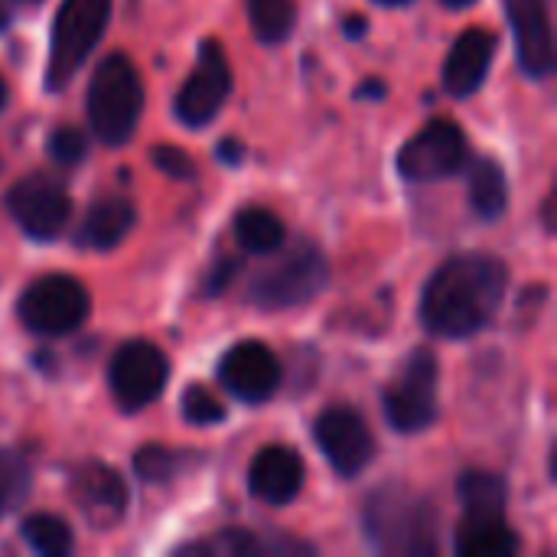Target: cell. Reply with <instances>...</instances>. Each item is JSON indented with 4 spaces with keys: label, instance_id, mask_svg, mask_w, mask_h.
<instances>
[{
    "label": "cell",
    "instance_id": "cell-1",
    "mask_svg": "<svg viewBox=\"0 0 557 557\" xmlns=\"http://www.w3.org/2000/svg\"><path fill=\"white\" fill-rule=\"evenodd\" d=\"M509 290V268L496 255L467 251L444 261L421 294V323L444 339H467L490 326Z\"/></svg>",
    "mask_w": 557,
    "mask_h": 557
},
{
    "label": "cell",
    "instance_id": "cell-2",
    "mask_svg": "<svg viewBox=\"0 0 557 557\" xmlns=\"http://www.w3.org/2000/svg\"><path fill=\"white\" fill-rule=\"evenodd\" d=\"M366 535L382 555L428 557L437 552V509L428 496L401 486L385 483L366 503Z\"/></svg>",
    "mask_w": 557,
    "mask_h": 557
},
{
    "label": "cell",
    "instance_id": "cell-3",
    "mask_svg": "<svg viewBox=\"0 0 557 557\" xmlns=\"http://www.w3.org/2000/svg\"><path fill=\"white\" fill-rule=\"evenodd\" d=\"M85 111L101 144L124 147L134 137L144 114V82L124 52H111L98 62L85 95Z\"/></svg>",
    "mask_w": 557,
    "mask_h": 557
},
{
    "label": "cell",
    "instance_id": "cell-4",
    "mask_svg": "<svg viewBox=\"0 0 557 557\" xmlns=\"http://www.w3.org/2000/svg\"><path fill=\"white\" fill-rule=\"evenodd\" d=\"M111 20V0H62L49 33V65H46V88H65L82 62L91 55L104 26Z\"/></svg>",
    "mask_w": 557,
    "mask_h": 557
},
{
    "label": "cell",
    "instance_id": "cell-5",
    "mask_svg": "<svg viewBox=\"0 0 557 557\" xmlns=\"http://www.w3.org/2000/svg\"><path fill=\"white\" fill-rule=\"evenodd\" d=\"M330 281L326 258L317 245L304 242L287 248L277 261L255 274L248 300L261 310H290L310 304Z\"/></svg>",
    "mask_w": 557,
    "mask_h": 557
},
{
    "label": "cell",
    "instance_id": "cell-6",
    "mask_svg": "<svg viewBox=\"0 0 557 557\" xmlns=\"http://www.w3.org/2000/svg\"><path fill=\"white\" fill-rule=\"evenodd\" d=\"M437 356L418 346L385 388V418L398 434L428 431L437 421Z\"/></svg>",
    "mask_w": 557,
    "mask_h": 557
},
{
    "label": "cell",
    "instance_id": "cell-7",
    "mask_svg": "<svg viewBox=\"0 0 557 557\" xmlns=\"http://www.w3.org/2000/svg\"><path fill=\"white\" fill-rule=\"evenodd\" d=\"M20 320L39 336H65L91 313V297L69 274H42L20 297Z\"/></svg>",
    "mask_w": 557,
    "mask_h": 557
},
{
    "label": "cell",
    "instance_id": "cell-8",
    "mask_svg": "<svg viewBox=\"0 0 557 557\" xmlns=\"http://www.w3.org/2000/svg\"><path fill=\"white\" fill-rule=\"evenodd\" d=\"M470 160L467 134L460 124L437 117L428 121L398 153V173L408 183H434L460 173Z\"/></svg>",
    "mask_w": 557,
    "mask_h": 557
},
{
    "label": "cell",
    "instance_id": "cell-9",
    "mask_svg": "<svg viewBox=\"0 0 557 557\" xmlns=\"http://www.w3.org/2000/svg\"><path fill=\"white\" fill-rule=\"evenodd\" d=\"M7 212L13 222L39 242H52L72 219V199L65 186L49 173H29L7 193Z\"/></svg>",
    "mask_w": 557,
    "mask_h": 557
},
{
    "label": "cell",
    "instance_id": "cell-10",
    "mask_svg": "<svg viewBox=\"0 0 557 557\" xmlns=\"http://www.w3.org/2000/svg\"><path fill=\"white\" fill-rule=\"evenodd\" d=\"M166 379H170V362L147 339L124 343L108 366L111 395L124 411H140V408L153 405L160 398V392L166 388Z\"/></svg>",
    "mask_w": 557,
    "mask_h": 557
},
{
    "label": "cell",
    "instance_id": "cell-11",
    "mask_svg": "<svg viewBox=\"0 0 557 557\" xmlns=\"http://www.w3.org/2000/svg\"><path fill=\"white\" fill-rule=\"evenodd\" d=\"M232 91V69L219 39H206L199 46L196 69L176 91L173 111L186 127H206L225 104Z\"/></svg>",
    "mask_w": 557,
    "mask_h": 557
},
{
    "label": "cell",
    "instance_id": "cell-12",
    "mask_svg": "<svg viewBox=\"0 0 557 557\" xmlns=\"http://www.w3.org/2000/svg\"><path fill=\"white\" fill-rule=\"evenodd\" d=\"M313 437L339 476H359L375 457V437L352 408H326L313 424Z\"/></svg>",
    "mask_w": 557,
    "mask_h": 557
},
{
    "label": "cell",
    "instance_id": "cell-13",
    "mask_svg": "<svg viewBox=\"0 0 557 557\" xmlns=\"http://www.w3.org/2000/svg\"><path fill=\"white\" fill-rule=\"evenodd\" d=\"M69 493H72L75 509L82 512V519L98 532L114 529L124 519L127 499H131L121 473L104 467V463L75 467L72 476H69Z\"/></svg>",
    "mask_w": 557,
    "mask_h": 557
},
{
    "label": "cell",
    "instance_id": "cell-14",
    "mask_svg": "<svg viewBox=\"0 0 557 557\" xmlns=\"http://www.w3.org/2000/svg\"><path fill=\"white\" fill-rule=\"evenodd\" d=\"M219 379L238 401L261 405L281 388V362L264 343L245 339V343H235L222 356Z\"/></svg>",
    "mask_w": 557,
    "mask_h": 557
},
{
    "label": "cell",
    "instance_id": "cell-15",
    "mask_svg": "<svg viewBox=\"0 0 557 557\" xmlns=\"http://www.w3.org/2000/svg\"><path fill=\"white\" fill-rule=\"evenodd\" d=\"M548 7L552 0H506L522 69L535 78H545L555 69V29Z\"/></svg>",
    "mask_w": 557,
    "mask_h": 557
},
{
    "label": "cell",
    "instance_id": "cell-16",
    "mask_svg": "<svg viewBox=\"0 0 557 557\" xmlns=\"http://www.w3.org/2000/svg\"><path fill=\"white\" fill-rule=\"evenodd\" d=\"M304 457L284 444H271L264 450H258V457L248 467V490L255 499L268 503V506H287L300 496L304 490Z\"/></svg>",
    "mask_w": 557,
    "mask_h": 557
},
{
    "label": "cell",
    "instance_id": "cell-17",
    "mask_svg": "<svg viewBox=\"0 0 557 557\" xmlns=\"http://www.w3.org/2000/svg\"><path fill=\"white\" fill-rule=\"evenodd\" d=\"M496 46H499V39H496L493 29H483V26L463 29L457 36V42L450 46V52H447V62H444V88L454 98H470L473 91H480V85L490 75Z\"/></svg>",
    "mask_w": 557,
    "mask_h": 557
},
{
    "label": "cell",
    "instance_id": "cell-18",
    "mask_svg": "<svg viewBox=\"0 0 557 557\" xmlns=\"http://www.w3.org/2000/svg\"><path fill=\"white\" fill-rule=\"evenodd\" d=\"M134 225H137L134 202L124 196H104L85 212V219L75 232V245L95 248V251H111L114 245H121L127 238V232Z\"/></svg>",
    "mask_w": 557,
    "mask_h": 557
},
{
    "label": "cell",
    "instance_id": "cell-19",
    "mask_svg": "<svg viewBox=\"0 0 557 557\" xmlns=\"http://www.w3.org/2000/svg\"><path fill=\"white\" fill-rule=\"evenodd\" d=\"M454 548L460 557H512L519 555L522 542L506 516H463Z\"/></svg>",
    "mask_w": 557,
    "mask_h": 557
},
{
    "label": "cell",
    "instance_id": "cell-20",
    "mask_svg": "<svg viewBox=\"0 0 557 557\" xmlns=\"http://www.w3.org/2000/svg\"><path fill=\"white\" fill-rule=\"evenodd\" d=\"M186 555H209V557H248V555H307L310 548L287 539V535H271L261 539L258 532L245 529H228L219 535H209L202 542H193L183 548Z\"/></svg>",
    "mask_w": 557,
    "mask_h": 557
},
{
    "label": "cell",
    "instance_id": "cell-21",
    "mask_svg": "<svg viewBox=\"0 0 557 557\" xmlns=\"http://www.w3.org/2000/svg\"><path fill=\"white\" fill-rule=\"evenodd\" d=\"M470 166V206L480 219L493 222L506 212L509 206V183H506V173L496 160L490 157H480V160H467Z\"/></svg>",
    "mask_w": 557,
    "mask_h": 557
},
{
    "label": "cell",
    "instance_id": "cell-22",
    "mask_svg": "<svg viewBox=\"0 0 557 557\" xmlns=\"http://www.w3.org/2000/svg\"><path fill=\"white\" fill-rule=\"evenodd\" d=\"M460 503L467 516H506L509 486L499 473L470 470L460 476Z\"/></svg>",
    "mask_w": 557,
    "mask_h": 557
},
{
    "label": "cell",
    "instance_id": "cell-23",
    "mask_svg": "<svg viewBox=\"0 0 557 557\" xmlns=\"http://www.w3.org/2000/svg\"><path fill=\"white\" fill-rule=\"evenodd\" d=\"M284 222L261 206H248L235 215V238L251 255H271L284 245Z\"/></svg>",
    "mask_w": 557,
    "mask_h": 557
},
{
    "label": "cell",
    "instance_id": "cell-24",
    "mask_svg": "<svg viewBox=\"0 0 557 557\" xmlns=\"http://www.w3.org/2000/svg\"><path fill=\"white\" fill-rule=\"evenodd\" d=\"M20 535H23V542H26L36 555L62 557L75 548L72 529H69L59 516H49V512L29 516V519L20 525Z\"/></svg>",
    "mask_w": 557,
    "mask_h": 557
},
{
    "label": "cell",
    "instance_id": "cell-25",
    "mask_svg": "<svg viewBox=\"0 0 557 557\" xmlns=\"http://www.w3.org/2000/svg\"><path fill=\"white\" fill-rule=\"evenodd\" d=\"M251 29L261 42H284L297 23V0H245Z\"/></svg>",
    "mask_w": 557,
    "mask_h": 557
},
{
    "label": "cell",
    "instance_id": "cell-26",
    "mask_svg": "<svg viewBox=\"0 0 557 557\" xmlns=\"http://www.w3.org/2000/svg\"><path fill=\"white\" fill-rule=\"evenodd\" d=\"M183 454L176 450H166V447H157V444H147L137 450L134 457V473L150 483V486H160V483H170L180 470H183Z\"/></svg>",
    "mask_w": 557,
    "mask_h": 557
},
{
    "label": "cell",
    "instance_id": "cell-27",
    "mask_svg": "<svg viewBox=\"0 0 557 557\" xmlns=\"http://www.w3.org/2000/svg\"><path fill=\"white\" fill-rule=\"evenodd\" d=\"M29 490V467L20 454L0 450V519L13 512Z\"/></svg>",
    "mask_w": 557,
    "mask_h": 557
},
{
    "label": "cell",
    "instance_id": "cell-28",
    "mask_svg": "<svg viewBox=\"0 0 557 557\" xmlns=\"http://www.w3.org/2000/svg\"><path fill=\"white\" fill-rule=\"evenodd\" d=\"M49 157H52L55 166L72 170V166H78L88 157V137L78 127L62 124V127H55L49 134Z\"/></svg>",
    "mask_w": 557,
    "mask_h": 557
},
{
    "label": "cell",
    "instance_id": "cell-29",
    "mask_svg": "<svg viewBox=\"0 0 557 557\" xmlns=\"http://www.w3.org/2000/svg\"><path fill=\"white\" fill-rule=\"evenodd\" d=\"M183 418L196 428H206V424H219L225 418V405L202 385H193L186 388L183 395Z\"/></svg>",
    "mask_w": 557,
    "mask_h": 557
},
{
    "label": "cell",
    "instance_id": "cell-30",
    "mask_svg": "<svg viewBox=\"0 0 557 557\" xmlns=\"http://www.w3.org/2000/svg\"><path fill=\"white\" fill-rule=\"evenodd\" d=\"M153 163L166 173V176H176V180H189L196 173V163L186 150L180 147H157L153 150Z\"/></svg>",
    "mask_w": 557,
    "mask_h": 557
},
{
    "label": "cell",
    "instance_id": "cell-31",
    "mask_svg": "<svg viewBox=\"0 0 557 557\" xmlns=\"http://www.w3.org/2000/svg\"><path fill=\"white\" fill-rule=\"evenodd\" d=\"M235 274H238V261H225L222 268H215V274H212V281H209V294H222Z\"/></svg>",
    "mask_w": 557,
    "mask_h": 557
},
{
    "label": "cell",
    "instance_id": "cell-32",
    "mask_svg": "<svg viewBox=\"0 0 557 557\" xmlns=\"http://www.w3.org/2000/svg\"><path fill=\"white\" fill-rule=\"evenodd\" d=\"M219 157H222V160H228V163H235V160L242 157V147H238L235 140H228V144H225V147L219 150Z\"/></svg>",
    "mask_w": 557,
    "mask_h": 557
},
{
    "label": "cell",
    "instance_id": "cell-33",
    "mask_svg": "<svg viewBox=\"0 0 557 557\" xmlns=\"http://www.w3.org/2000/svg\"><path fill=\"white\" fill-rule=\"evenodd\" d=\"M444 7H450V10H463V7H470V3H476V0H441Z\"/></svg>",
    "mask_w": 557,
    "mask_h": 557
},
{
    "label": "cell",
    "instance_id": "cell-34",
    "mask_svg": "<svg viewBox=\"0 0 557 557\" xmlns=\"http://www.w3.org/2000/svg\"><path fill=\"white\" fill-rule=\"evenodd\" d=\"M7 20H10V7H7V0H0V29L7 26Z\"/></svg>",
    "mask_w": 557,
    "mask_h": 557
},
{
    "label": "cell",
    "instance_id": "cell-35",
    "mask_svg": "<svg viewBox=\"0 0 557 557\" xmlns=\"http://www.w3.org/2000/svg\"><path fill=\"white\" fill-rule=\"evenodd\" d=\"M366 29V23L362 20H352V23H346V33H362Z\"/></svg>",
    "mask_w": 557,
    "mask_h": 557
},
{
    "label": "cell",
    "instance_id": "cell-36",
    "mask_svg": "<svg viewBox=\"0 0 557 557\" xmlns=\"http://www.w3.org/2000/svg\"><path fill=\"white\" fill-rule=\"evenodd\" d=\"M375 3H382V7H401V3H411V0H375Z\"/></svg>",
    "mask_w": 557,
    "mask_h": 557
},
{
    "label": "cell",
    "instance_id": "cell-37",
    "mask_svg": "<svg viewBox=\"0 0 557 557\" xmlns=\"http://www.w3.org/2000/svg\"><path fill=\"white\" fill-rule=\"evenodd\" d=\"M3 104H7V82L0 78V108H3Z\"/></svg>",
    "mask_w": 557,
    "mask_h": 557
},
{
    "label": "cell",
    "instance_id": "cell-38",
    "mask_svg": "<svg viewBox=\"0 0 557 557\" xmlns=\"http://www.w3.org/2000/svg\"><path fill=\"white\" fill-rule=\"evenodd\" d=\"M20 3H39V0H20Z\"/></svg>",
    "mask_w": 557,
    "mask_h": 557
},
{
    "label": "cell",
    "instance_id": "cell-39",
    "mask_svg": "<svg viewBox=\"0 0 557 557\" xmlns=\"http://www.w3.org/2000/svg\"><path fill=\"white\" fill-rule=\"evenodd\" d=\"M0 166H3V163H0Z\"/></svg>",
    "mask_w": 557,
    "mask_h": 557
}]
</instances>
